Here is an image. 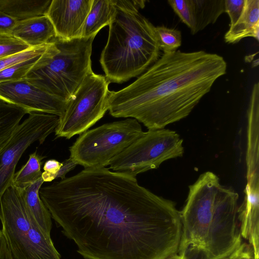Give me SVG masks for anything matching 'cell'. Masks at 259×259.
<instances>
[{
	"label": "cell",
	"mask_w": 259,
	"mask_h": 259,
	"mask_svg": "<svg viewBox=\"0 0 259 259\" xmlns=\"http://www.w3.org/2000/svg\"><path fill=\"white\" fill-rule=\"evenodd\" d=\"M143 132L134 118L104 124L81 134L69 148V157L84 168L105 167Z\"/></svg>",
	"instance_id": "cell-6"
},
{
	"label": "cell",
	"mask_w": 259,
	"mask_h": 259,
	"mask_svg": "<svg viewBox=\"0 0 259 259\" xmlns=\"http://www.w3.org/2000/svg\"><path fill=\"white\" fill-rule=\"evenodd\" d=\"M247 37L259 40V0H245L243 13L230 26L224 39L226 42L234 44Z\"/></svg>",
	"instance_id": "cell-16"
},
{
	"label": "cell",
	"mask_w": 259,
	"mask_h": 259,
	"mask_svg": "<svg viewBox=\"0 0 259 259\" xmlns=\"http://www.w3.org/2000/svg\"><path fill=\"white\" fill-rule=\"evenodd\" d=\"M11 34L30 47L48 44L56 37L54 26L46 15L18 21Z\"/></svg>",
	"instance_id": "cell-15"
},
{
	"label": "cell",
	"mask_w": 259,
	"mask_h": 259,
	"mask_svg": "<svg viewBox=\"0 0 259 259\" xmlns=\"http://www.w3.org/2000/svg\"><path fill=\"white\" fill-rule=\"evenodd\" d=\"M222 186L219 177L211 171L203 173L189 186L186 203L180 211L182 235L178 253L188 249L205 250L215 201Z\"/></svg>",
	"instance_id": "cell-8"
},
{
	"label": "cell",
	"mask_w": 259,
	"mask_h": 259,
	"mask_svg": "<svg viewBox=\"0 0 259 259\" xmlns=\"http://www.w3.org/2000/svg\"><path fill=\"white\" fill-rule=\"evenodd\" d=\"M45 157L37 153L35 151L29 155V157L21 168L15 172L12 181V185L24 190L41 177V167Z\"/></svg>",
	"instance_id": "cell-21"
},
{
	"label": "cell",
	"mask_w": 259,
	"mask_h": 259,
	"mask_svg": "<svg viewBox=\"0 0 259 259\" xmlns=\"http://www.w3.org/2000/svg\"><path fill=\"white\" fill-rule=\"evenodd\" d=\"M39 195L84 259H162L178 252L180 211L136 177L84 168L41 187Z\"/></svg>",
	"instance_id": "cell-1"
},
{
	"label": "cell",
	"mask_w": 259,
	"mask_h": 259,
	"mask_svg": "<svg viewBox=\"0 0 259 259\" xmlns=\"http://www.w3.org/2000/svg\"><path fill=\"white\" fill-rule=\"evenodd\" d=\"M0 259H14L7 244L2 230H0Z\"/></svg>",
	"instance_id": "cell-31"
},
{
	"label": "cell",
	"mask_w": 259,
	"mask_h": 259,
	"mask_svg": "<svg viewBox=\"0 0 259 259\" xmlns=\"http://www.w3.org/2000/svg\"><path fill=\"white\" fill-rule=\"evenodd\" d=\"M58 116L31 113L15 129L0 148V201L4 192L12 185L16 165L25 150L33 143L42 144L55 132Z\"/></svg>",
	"instance_id": "cell-10"
},
{
	"label": "cell",
	"mask_w": 259,
	"mask_h": 259,
	"mask_svg": "<svg viewBox=\"0 0 259 259\" xmlns=\"http://www.w3.org/2000/svg\"><path fill=\"white\" fill-rule=\"evenodd\" d=\"M93 0H52L46 15L56 37L64 39L82 37L83 25Z\"/></svg>",
	"instance_id": "cell-13"
},
{
	"label": "cell",
	"mask_w": 259,
	"mask_h": 259,
	"mask_svg": "<svg viewBox=\"0 0 259 259\" xmlns=\"http://www.w3.org/2000/svg\"><path fill=\"white\" fill-rule=\"evenodd\" d=\"M77 165V164L70 157L65 159L62 162V165L57 175L56 179L59 178L61 180L65 179L66 174L73 169Z\"/></svg>",
	"instance_id": "cell-30"
},
{
	"label": "cell",
	"mask_w": 259,
	"mask_h": 259,
	"mask_svg": "<svg viewBox=\"0 0 259 259\" xmlns=\"http://www.w3.org/2000/svg\"><path fill=\"white\" fill-rule=\"evenodd\" d=\"M162 259H202L198 253L192 251H186L182 253H176Z\"/></svg>",
	"instance_id": "cell-32"
},
{
	"label": "cell",
	"mask_w": 259,
	"mask_h": 259,
	"mask_svg": "<svg viewBox=\"0 0 259 259\" xmlns=\"http://www.w3.org/2000/svg\"><path fill=\"white\" fill-rule=\"evenodd\" d=\"M94 38L64 39L56 37L25 79L47 93L68 102L92 71Z\"/></svg>",
	"instance_id": "cell-4"
},
{
	"label": "cell",
	"mask_w": 259,
	"mask_h": 259,
	"mask_svg": "<svg viewBox=\"0 0 259 259\" xmlns=\"http://www.w3.org/2000/svg\"><path fill=\"white\" fill-rule=\"evenodd\" d=\"M245 0H225V12L230 18V26L233 25L243 12Z\"/></svg>",
	"instance_id": "cell-26"
},
{
	"label": "cell",
	"mask_w": 259,
	"mask_h": 259,
	"mask_svg": "<svg viewBox=\"0 0 259 259\" xmlns=\"http://www.w3.org/2000/svg\"><path fill=\"white\" fill-rule=\"evenodd\" d=\"M225 0H168L181 20L195 34L225 12Z\"/></svg>",
	"instance_id": "cell-14"
},
{
	"label": "cell",
	"mask_w": 259,
	"mask_h": 259,
	"mask_svg": "<svg viewBox=\"0 0 259 259\" xmlns=\"http://www.w3.org/2000/svg\"><path fill=\"white\" fill-rule=\"evenodd\" d=\"M26 114L28 113L22 108L0 100V148L11 137Z\"/></svg>",
	"instance_id": "cell-20"
},
{
	"label": "cell",
	"mask_w": 259,
	"mask_h": 259,
	"mask_svg": "<svg viewBox=\"0 0 259 259\" xmlns=\"http://www.w3.org/2000/svg\"><path fill=\"white\" fill-rule=\"evenodd\" d=\"M183 140L176 132L165 128L148 130L111 161L113 171L136 177L157 169L167 160L182 157Z\"/></svg>",
	"instance_id": "cell-7"
},
{
	"label": "cell",
	"mask_w": 259,
	"mask_h": 259,
	"mask_svg": "<svg viewBox=\"0 0 259 259\" xmlns=\"http://www.w3.org/2000/svg\"><path fill=\"white\" fill-rule=\"evenodd\" d=\"M0 220L14 259H61L51 236L41 230L31 215L23 190L12 185L4 192L0 201Z\"/></svg>",
	"instance_id": "cell-5"
},
{
	"label": "cell",
	"mask_w": 259,
	"mask_h": 259,
	"mask_svg": "<svg viewBox=\"0 0 259 259\" xmlns=\"http://www.w3.org/2000/svg\"><path fill=\"white\" fill-rule=\"evenodd\" d=\"M116 12L114 0H93L83 25L82 37H95L103 27L110 24Z\"/></svg>",
	"instance_id": "cell-17"
},
{
	"label": "cell",
	"mask_w": 259,
	"mask_h": 259,
	"mask_svg": "<svg viewBox=\"0 0 259 259\" xmlns=\"http://www.w3.org/2000/svg\"><path fill=\"white\" fill-rule=\"evenodd\" d=\"M227 68L222 56L204 51L163 53L132 83L110 91L109 113L164 128L188 116Z\"/></svg>",
	"instance_id": "cell-2"
},
{
	"label": "cell",
	"mask_w": 259,
	"mask_h": 259,
	"mask_svg": "<svg viewBox=\"0 0 259 259\" xmlns=\"http://www.w3.org/2000/svg\"><path fill=\"white\" fill-rule=\"evenodd\" d=\"M155 33L160 51L168 53L177 50L182 44V33L178 29L164 26L155 27Z\"/></svg>",
	"instance_id": "cell-22"
},
{
	"label": "cell",
	"mask_w": 259,
	"mask_h": 259,
	"mask_svg": "<svg viewBox=\"0 0 259 259\" xmlns=\"http://www.w3.org/2000/svg\"><path fill=\"white\" fill-rule=\"evenodd\" d=\"M52 0H0V10L17 21L46 15Z\"/></svg>",
	"instance_id": "cell-19"
},
{
	"label": "cell",
	"mask_w": 259,
	"mask_h": 259,
	"mask_svg": "<svg viewBox=\"0 0 259 259\" xmlns=\"http://www.w3.org/2000/svg\"><path fill=\"white\" fill-rule=\"evenodd\" d=\"M44 182L41 177L23 190V196L27 207L37 225L46 234L51 236V215L39 195V189Z\"/></svg>",
	"instance_id": "cell-18"
},
{
	"label": "cell",
	"mask_w": 259,
	"mask_h": 259,
	"mask_svg": "<svg viewBox=\"0 0 259 259\" xmlns=\"http://www.w3.org/2000/svg\"><path fill=\"white\" fill-rule=\"evenodd\" d=\"M226 259H253L252 250L248 245L242 243Z\"/></svg>",
	"instance_id": "cell-29"
},
{
	"label": "cell",
	"mask_w": 259,
	"mask_h": 259,
	"mask_svg": "<svg viewBox=\"0 0 259 259\" xmlns=\"http://www.w3.org/2000/svg\"><path fill=\"white\" fill-rule=\"evenodd\" d=\"M115 16L100 62L109 83H121L143 73L160 57L155 26L139 12L143 1L114 0Z\"/></svg>",
	"instance_id": "cell-3"
},
{
	"label": "cell",
	"mask_w": 259,
	"mask_h": 259,
	"mask_svg": "<svg viewBox=\"0 0 259 259\" xmlns=\"http://www.w3.org/2000/svg\"><path fill=\"white\" fill-rule=\"evenodd\" d=\"M31 48L11 34H0V59L13 56Z\"/></svg>",
	"instance_id": "cell-24"
},
{
	"label": "cell",
	"mask_w": 259,
	"mask_h": 259,
	"mask_svg": "<svg viewBox=\"0 0 259 259\" xmlns=\"http://www.w3.org/2000/svg\"><path fill=\"white\" fill-rule=\"evenodd\" d=\"M62 162H60L55 159H49L46 161L44 165L41 178L45 182H51L56 179V176L58 173Z\"/></svg>",
	"instance_id": "cell-27"
},
{
	"label": "cell",
	"mask_w": 259,
	"mask_h": 259,
	"mask_svg": "<svg viewBox=\"0 0 259 259\" xmlns=\"http://www.w3.org/2000/svg\"><path fill=\"white\" fill-rule=\"evenodd\" d=\"M0 100L21 108L28 113L62 116L68 102L42 91L25 79L0 82Z\"/></svg>",
	"instance_id": "cell-12"
},
{
	"label": "cell",
	"mask_w": 259,
	"mask_h": 259,
	"mask_svg": "<svg viewBox=\"0 0 259 259\" xmlns=\"http://www.w3.org/2000/svg\"><path fill=\"white\" fill-rule=\"evenodd\" d=\"M238 194L223 185L217 198L205 242L209 259H226L242 243L238 227Z\"/></svg>",
	"instance_id": "cell-11"
},
{
	"label": "cell",
	"mask_w": 259,
	"mask_h": 259,
	"mask_svg": "<svg viewBox=\"0 0 259 259\" xmlns=\"http://www.w3.org/2000/svg\"><path fill=\"white\" fill-rule=\"evenodd\" d=\"M109 82L93 70L71 97L55 128L57 138L69 139L80 135L101 119L108 110Z\"/></svg>",
	"instance_id": "cell-9"
},
{
	"label": "cell",
	"mask_w": 259,
	"mask_h": 259,
	"mask_svg": "<svg viewBox=\"0 0 259 259\" xmlns=\"http://www.w3.org/2000/svg\"><path fill=\"white\" fill-rule=\"evenodd\" d=\"M43 54L14 64L1 71L0 82L25 79L28 72Z\"/></svg>",
	"instance_id": "cell-23"
},
{
	"label": "cell",
	"mask_w": 259,
	"mask_h": 259,
	"mask_svg": "<svg viewBox=\"0 0 259 259\" xmlns=\"http://www.w3.org/2000/svg\"><path fill=\"white\" fill-rule=\"evenodd\" d=\"M50 43L32 47L20 53L0 59V71L14 64L43 54L48 48Z\"/></svg>",
	"instance_id": "cell-25"
},
{
	"label": "cell",
	"mask_w": 259,
	"mask_h": 259,
	"mask_svg": "<svg viewBox=\"0 0 259 259\" xmlns=\"http://www.w3.org/2000/svg\"><path fill=\"white\" fill-rule=\"evenodd\" d=\"M18 21L0 10V34H11Z\"/></svg>",
	"instance_id": "cell-28"
}]
</instances>
